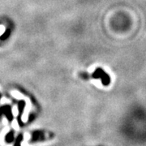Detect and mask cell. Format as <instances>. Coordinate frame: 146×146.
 <instances>
[{"label":"cell","mask_w":146,"mask_h":146,"mask_svg":"<svg viewBox=\"0 0 146 146\" xmlns=\"http://www.w3.org/2000/svg\"><path fill=\"white\" fill-rule=\"evenodd\" d=\"M8 131H9V128H5V129L3 130V131L1 133V135H0V140H1V141H3V138H4V136H6V134H7Z\"/></svg>","instance_id":"cell-1"},{"label":"cell","mask_w":146,"mask_h":146,"mask_svg":"<svg viewBox=\"0 0 146 146\" xmlns=\"http://www.w3.org/2000/svg\"><path fill=\"white\" fill-rule=\"evenodd\" d=\"M12 127H13V128H15L16 130H18V129H19V125H18L16 120H14V121L12 122Z\"/></svg>","instance_id":"cell-2"},{"label":"cell","mask_w":146,"mask_h":146,"mask_svg":"<svg viewBox=\"0 0 146 146\" xmlns=\"http://www.w3.org/2000/svg\"><path fill=\"white\" fill-rule=\"evenodd\" d=\"M17 114H18V112H17V109L15 107V108H14V110H13V115H15V116H16Z\"/></svg>","instance_id":"cell-3"}]
</instances>
